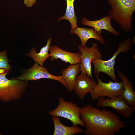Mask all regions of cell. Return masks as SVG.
<instances>
[{"mask_svg":"<svg viewBox=\"0 0 135 135\" xmlns=\"http://www.w3.org/2000/svg\"><path fill=\"white\" fill-rule=\"evenodd\" d=\"M80 117L86 128L84 133L87 135H115L126 126L118 114L90 104L80 108Z\"/></svg>","mask_w":135,"mask_h":135,"instance_id":"obj_1","label":"cell"},{"mask_svg":"<svg viewBox=\"0 0 135 135\" xmlns=\"http://www.w3.org/2000/svg\"><path fill=\"white\" fill-rule=\"evenodd\" d=\"M111 7L108 14L124 30L132 27L135 0H107Z\"/></svg>","mask_w":135,"mask_h":135,"instance_id":"obj_2","label":"cell"},{"mask_svg":"<svg viewBox=\"0 0 135 135\" xmlns=\"http://www.w3.org/2000/svg\"><path fill=\"white\" fill-rule=\"evenodd\" d=\"M8 71L0 74V100L4 103L19 100L28 86L27 81L6 77Z\"/></svg>","mask_w":135,"mask_h":135,"instance_id":"obj_3","label":"cell"},{"mask_svg":"<svg viewBox=\"0 0 135 135\" xmlns=\"http://www.w3.org/2000/svg\"><path fill=\"white\" fill-rule=\"evenodd\" d=\"M132 44V41L130 36L120 44L117 51L109 60H106L100 59L92 60L91 62L94 65V74L97 75L100 72L104 73L114 81L116 82L117 78L115 74L114 68L116 60L118 55L120 53L126 54L128 52Z\"/></svg>","mask_w":135,"mask_h":135,"instance_id":"obj_4","label":"cell"},{"mask_svg":"<svg viewBox=\"0 0 135 135\" xmlns=\"http://www.w3.org/2000/svg\"><path fill=\"white\" fill-rule=\"evenodd\" d=\"M58 100L59 104L58 107L54 110L49 112V114L67 119L72 122L73 126L79 125L85 127V124L80 118V108L78 106L77 104L74 103L72 101H66L62 97L59 98Z\"/></svg>","mask_w":135,"mask_h":135,"instance_id":"obj_5","label":"cell"},{"mask_svg":"<svg viewBox=\"0 0 135 135\" xmlns=\"http://www.w3.org/2000/svg\"><path fill=\"white\" fill-rule=\"evenodd\" d=\"M99 74L96 76L98 83L90 93L92 100L106 97L110 99L122 95L124 90L122 81L117 82L110 81L108 83H105L99 78Z\"/></svg>","mask_w":135,"mask_h":135,"instance_id":"obj_6","label":"cell"},{"mask_svg":"<svg viewBox=\"0 0 135 135\" xmlns=\"http://www.w3.org/2000/svg\"><path fill=\"white\" fill-rule=\"evenodd\" d=\"M78 47L80 53V71L81 74L86 75L94 80L92 75L91 62L94 60L102 58L98 44L96 42L90 48L86 46L82 47L80 45H78Z\"/></svg>","mask_w":135,"mask_h":135,"instance_id":"obj_7","label":"cell"},{"mask_svg":"<svg viewBox=\"0 0 135 135\" xmlns=\"http://www.w3.org/2000/svg\"><path fill=\"white\" fill-rule=\"evenodd\" d=\"M96 100L97 107L103 108L106 107L112 108L126 118H130L135 110L127 104L126 100L121 95L110 99L100 97Z\"/></svg>","mask_w":135,"mask_h":135,"instance_id":"obj_8","label":"cell"},{"mask_svg":"<svg viewBox=\"0 0 135 135\" xmlns=\"http://www.w3.org/2000/svg\"><path fill=\"white\" fill-rule=\"evenodd\" d=\"M46 78L58 81L63 84L67 89L68 86L62 76H56L50 74L49 72L44 66L35 63L32 68L24 72L17 79L22 81H32Z\"/></svg>","mask_w":135,"mask_h":135,"instance_id":"obj_9","label":"cell"},{"mask_svg":"<svg viewBox=\"0 0 135 135\" xmlns=\"http://www.w3.org/2000/svg\"><path fill=\"white\" fill-rule=\"evenodd\" d=\"M96 84L90 77L81 74L77 76L74 90L79 98L83 100L86 95L92 90Z\"/></svg>","mask_w":135,"mask_h":135,"instance_id":"obj_10","label":"cell"},{"mask_svg":"<svg viewBox=\"0 0 135 135\" xmlns=\"http://www.w3.org/2000/svg\"><path fill=\"white\" fill-rule=\"evenodd\" d=\"M49 51L52 62L60 59L67 63L73 65L80 63L81 61L80 52L73 53L67 52L60 48L56 46H50Z\"/></svg>","mask_w":135,"mask_h":135,"instance_id":"obj_11","label":"cell"},{"mask_svg":"<svg viewBox=\"0 0 135 135\" xmlns=\"http://www.w3.org/2000/svg\"><path fill=\"white\" fill-rule=\"evenodd\" d=\"M111 17L109 16L98 20H90L85 17L82 19L81 24L82 25L92 27L98 34H102V30H105L112 34L116 36L120 35L119 33L112 26L111 24Z\"/></svg>","mask_w":135,"mask_h":135,"instance_id":"obj_12","label":"cell"},{"mask_svg":"<svg viewBox=\"0 0 135 135\" xmlns=\"http://www.w3.org/2000/svg\"><path fill=\"white\" fill-rule=\"evenodd\" d=\"M72 34H75L80 38L81 41L80 45L82 47L86 46L87 42L90 38H93L98 41L102 44L105 42L104 39L101 34H98L93 28L88 29L86 28H80L78 27L72 32Z\"/></svg>","mask_w":135,"mask_h":135,"instance_id":"obj_13","label":"cell"},{"mask_svg":"<svg viewBox=\"0 0 135 135\" xmlns=\"http://www.w3.org/2000/svg\"><path fill=\"white\" fill-rule=\"evenodd\" d=\"M119 77L122 80L124 90L121 95L126 100L127 104L135 109V92L129 78L121 72L117 70Z\"/></svg>","mask_w":135,"mask_h":135,"instance_id":"obj_14","label":"cell"},{"mask_svg":"<svg viewBox=\"0 0 135 135\" xmlns=\"http://www.w3.org/2000/svg\"><path fill=\"white\" fill-rule=\"evenodd\" d=\"M80 63L71 65L64 69L62 72V76L68 86L67 89L70 92L73 90L78 74L80 71Z\"/></svg>","mask_w":135,"mask_h":135,"instance_id":"obj_15","label":"cell"},{"mask_svg":"<svg viewBox=\"0 0 135 135\" xmlns=\"http://www.w3.org/2000/svg\"><path fill=\"white\" fill-rule=\"evenodd\" d=\"M52 118L54 128V135H72L84 133L83 130L77 126L69 127L64 125L61 122L60 117L53 116Z\"/></svg>","mask_w":135,"mask_h":135,"instance_id":"obj_16","label":"cell"},{"mask_svg":"<svg viewBox=\"0 0 135 135\" xmlns=\"http://www.w3.org/2000/svg\"><path fill=\"white\" fill-rule=\"evenodd\" d=\"M52 40V38H49L48 40L46 45L40 49L39 53H37L36 49L33 48L30 52L26 55L32 58L35 63H37L40 66H43L47 58L50 57L48 52Z\"/></svg>","mask_w":135,"mask_h":135,"instance_id":"obj_17","label":"cell"},{"mask_svg":"<svg viewBox=\"0 0 135 135\" xmlns=\"http://www.w3.org/2000/svg\"><path fill=\"white\" fill-rule=\"evenodd\" d=\"M67 6L65 14L59 18L58 22L65 20L69 21L71 26V32L77 28L78 18L74 12V3L75 0H66Z\"/></svg>","mask_w":135,"mask_h":135,"instance_id":"obj_18","label":"cell"},{"mask_svg":"<svg viewBox=\"0 0 135 135\" xmlns=\"http://www.w3.org/2000/svg\"><path fill=\"white\" fill-rule=\"evenodd\" d=\"M7 52L6 50L0 52V68L5 69L9 71L12 67L9 64V60L7 56Z\"/></svg>","mask_w":135,"mask_h":135,"instance_id":"obj_19","label":"cell"},{"mask_svg":"<svg viewBox=\"0 0 135 135\" xmlns=\"http://www.w3.org/2000/svg\"><path fill=\"white\" fill-rule=\"evenodd\" d=\"M37 0H24L25 5L27 8L31 7L36 4Z\"/></svg>","mask_w":135,"mask_h":135,"instance_id":"obj_20","label":"cell"},{"mask_svg":"<svg viewBox=\"0 0 135 135\" xmlns=\"http://www.w3.org/2000/svg\"><path fill=\"white\" fill-rule=\"evenodd\" d=\"M7 71H8L5 69L0 68V74L6 72Z\"/></svg>","mask_w":135,"mask_h":135,"instance_id":"obj_21","label":"cell"},{"mask_svg":"<svg viewBox=\"0 0 135 135\" xmlns=\"http://www.w3.org/2000/svg\"><path fill=\"white\" fill-rule=\"evenodd\" d=\"M2 135V134H0V135Z\"/></svg>","mask_w":135,"mask_h":135,"instance_id":"obj_22","label":"cell"}]
</instances>
